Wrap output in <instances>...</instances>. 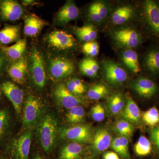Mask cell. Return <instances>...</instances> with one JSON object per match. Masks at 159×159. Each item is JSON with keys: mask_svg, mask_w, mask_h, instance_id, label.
Returning a JSON list of instances; mask_svg holds the SVG:
<instances>
[{"mask_svg": "<svg viewBox=\"0 0 159 159\" xmlns=\"http://www.w3.org/2000/svg\"><path fill=\"white\" fill-rule=\"evenodd\" d=\"M128 146V138L122 136L115 138L112 141L111 145L112 149L121 156L126 158H129Z\"/></svg>", "mask_w": 159, "mask_h": 159, "instance_id": "cell-26", "label": "cell"}, {"mask_svg": "<svg viewBox=\"0 0 159 159\" xmlns=\"http://www.w3.org/2000/svg\"><path fill=\"white\" fill-rule=\"evenodd\" d=\"M6 62H7V60L5 55L0 53V72H2L5 68Z\"/></svg>", "mask_w": 159, "mask_h": 159, "instance_id": "cell-42", "label": "cell"}, {"mask_svg": "<svg viewBox=\"0 0 159 159\" xmlns=\"http://www.w3.org/2000/svg\"><path fill=\"white\" fill-rule=\"evenodd\" d=\"M54 95L60 105L69 110L80 105L82 103V100L70 92L63 84H58L56 86L54 89Z\"/></svg>", "mask_w": 159, "mask_h": 159, "instance_id": "cell-10", "label": "cell"}, {"mask_svg": "<svg viewBox=\"0 0 159 159\" xmlns=\"http://www.w3.org/2000/svg\"><path fill=\"white\" fill-rule=\"evenodd\" d=\"M112 141L111 134L110 131L105 128H99L94 133L92 147L95 152L100 153L109 148Z\"/></svg>", "mask_w": 159, "mask_h": 159, "instance_id": "cell-14", "label": "cell"}, {"mask_svg": "<svg viewBox=\"0 0 159 159\" xmlns=\"http://www.w3.org/2000/svg\"><path fill=\"white\" fill-rule=\"evenodd\" d=\"M22 3L25 6H28L33 5L35 3V2L32 0H25V1H22Z\"/></svg>", "mask_w": 159, "mask_h": 159, "instance_id": "cell-43", "label": "cell"}, {"mask_svg": "<svg viewBox=\"0 0 159 159\" xmlns=\"http://www.w3.org/2000/svg\"><path fill=\"white\" fill-rule=\"evenodd\" d=\"M23 13L22 7L18 2L12 0L0 1V16L4 20H17Z\"/></svg>", "mask_w": 159, "mask_h": 159, "instance_id": "cell-11", "label": "cell"}, {"mask_svg": "<svg viewBox=\"0 0 159 159\" xmlns=\"http://www.w3.org/2000/svg\"><path fill=\"white\" fill-rule=\"evenodd\" d=\"M91 115L94 121L101 122L105 118V111L102 105L98 103L91 109Z\"/></svg>", "mask_w": 159, "mask_h": 159, "instance_id": "cell-38", "label": "cell"}, {"mask_svg": "<svg viewBox=\"0 0 159 159\" xmlns=\"http://www.w3.org/2000/svg\"><path fill=\"white\" fill-rule=\"evenodd\" d=\"M85 117V111L81 106L79 105L69 110L66 117L71 124H78L83 122Z\"/></svg>", "mask_w": 159, "mask_h": 159, "instance_id": "cell-30", "label": "cell"}, {"mask_svg": "<svg viewBox=\"0 0 159 159\" xmlns=\"http://www.w3.org/2000/svg\"><path fill=\"white\" fill-rule=\"evenodd\" d=\"M108 8L102 2L93 3L89 9V16L91 20L96 23L102 21L107 16Z\"/></svg>", "mask_w": 159, "mask_h": 159, "instance_id": "cell-24", "label": "cell"}, {"mask_svg": "<svg viewBox=\"0 0 159 159\" xmlns=\"http://www.w3.org/2000/svg\"><path fill=\"white\" fill-rule=\"evenodd\" d=\"M113 37L119 44L128 48L137 47L141 42L140 35L135 30L126 28L114 31Z\"/></svg>", "mask_w": 159, "mask_h": 159, "instance_id": "cell-12", "label": "cell"}, {"mask_svg": "<svg viewBox=\"0 0 159 159\" xmlns=\"http://www.w3.org/2000/svg\"><path fill=\"white\" fill-rule=\"evenodd\" d=\"M83 152V147L81 144L72 142L63 147L59 159H81Z\"/></svg>", "mask_w": 159, "mask_h": 159, "instance_id": "cell-21", "label": "cell"}, {"mask_svg": "<svg viewBox=\"0 0 159 159\" xmlns=\"http://www.w3.org/2000/svg\"><path fill=\"white\" fill-rule=\"evenodd\" d=\"M79 68L82 74L89 77H96L99 69L97 61L89 57L83 60L80 63Z\"/></svg>", "mask_w": 159, "mask_h": 159, "instance_id": "cell-27", "label": "cell"}, {"mask_svg": "<svg viewBox=\"0 0 159 159\" xmlns=\"http://www.w3.org/2000/svg\"><path fill=\"white\" fill-rule=\"evenodd\" d=\"M75 33L79 39L85 43L94 40L97 35L96 29L92 25H86L77 28L75 30Z\"/></svg>", "mask_w": 159, "mask_h": 159, "instance_id": "cell-29", "label": "cell"}, {"mask_svg": "<svg viewBox=\"0 0 159 159\" xmlns=\"http://www.w3.org/2000/svg\"><path fill=\"white\" fill-rule=\"evenodd\" d=\"M150 135L152 142L159 150V124L156 127L150 129Z\"/></svg>", "mask_w": 159, "mask_h": 159, "instance_id": "cell-40", "label": "cell"}, {"mask_svg": "<svg viewBox=\"0 0 159 159\" xmlns=\"http://www.w3.org/2000/svg\"><path fill=\"white\" fill-rule=\"evenodd\" d=\"M74 63L70 60L56 57L50 61L48 70L51 77L55 80L66 78L74 70Z\"/></svg>", "mask_w": 159, "mask_h": 159, "instance_id": "cell-6", "label": "cell"}, {"mask_svg": "<svg viewBox=\"0 0 159 159\" xmlns=\"http://www.w3.org/2000/svg\"><path fill=\"white\" fill-rule=\"evenodd\" d=\"M104 159H119L118 155L113 152H106L103 156Z\"/></svg>", "mask_w": 159, "mask_h": 159, "instance_id": "cell-41", "label": "cell"}, {"mask_svg": "<svg viewBox=\"0 0 159 159\" xmlns=\"http://www.w3.org/2000/svg\"><path fill=\"white\" fill-rule=\"evenodd\" d=\"M142 119L149 126H156L159 124V111L157 107H151L142 114Z\"/></svg>", "mask_w": 159, "mask_h": 159, "instance_id": "cell-34", "label": "cell"}, {"mask_svg": "<svg viewBox=\"0 0 159 159\" xmlns=\"http://www.w3.org/2000/svg\"><path fill=\"white\" fill-rule=\"evenodd\" d=\"M93 135L92 126L88 124H79L63 129L61 132L63 139L80 144L92 142Z\"/></svg>", "mask_w": 159, "mask_h": 159, "instance_id": "cell-2", "label": "cell"}, {"mask_svg": "<svg viewBox=\"0 0 159 159\" xmlns=\"http://www.w3.org/2000/svg\"><path fill=\"white\" fill-rule=\"evenodd\" d=\"M79 9L71 1H67L56 15L55 22L59 25H64L78 17Z\"/></svg>", "mask_w": 159, "mask_h": 159, "instance_id": "cell-16", "label": "cell"}, {"mask_svg": "<svg viewBox=\"0 0 159 159\" xmlns=\"http://www.w3.org/2000/svg\"><path fill=\"white\" fill-rule=\"evenodd\" d=\"M26 46L27 41L25 39H24L19 40L12 45L1 46L0 49L6 57L15 61L23 57Z\"/></svg>", "mask_w": 159, "mask_h": 159, "instance_id": "cell-18", "label": "cell"}, {"mask_svg": "<svg viewBox=\"0 0 159 159\" xmlns=\"http://www.w3.org/2000/svg\"><path fill=\"white\" fill-rule=\"evenodd\" d=\"M42 110V103L39 98L33 95L27 97L23 111L24 127L29 128L36 124L40 117Z\"/></svg>", "mask_w": 159, "mask_h": 159, "instance_id": "cell-4", "label": "cell"}, {"mask_svg": "<svg viewBox=\"0 0 159 159\" xmlns=\"http://www.w3.org/2000/svg\"><path fill=\"white\" fill-rule=\"evenodd\" d=\"M124 99L121 94H115L109 99V109L113 115H118L121 112L124 108Z\"/></svg>", "mask_w": 159, "mask_h": 159, "instance_id": "cell-31", "label": "cell"}, {"mask_svg": "<svg viewBox=\"0 0 159 159\" xmlns=\"http://www.w3.org/2000/svg\"><path fill=\"white\" fill-rule=\"evenodd\" d=\"M134 14V9L131 6L128 5L120 6L112 15V22L116 25H123L131 19Z\"/></svg>", "mask_w": 159, "mask_h": 159, "instance_id": "cell-23", "label": "cell"}, {"mask_svg": "<svg viewBox=\"0 0 159 159\" xmlns=\"http://www.w3.org/2000/svg\"><path fill=\"white\" fill-rule=\"evenodd\" d=\"M20 33L19 26L6 25L0 30V43L6 45L16 42L19 40Z\"/></svg>", "mask_w": 159, "mask_h": 159, "instance_id": "cell-22", "label": "cell"}, {"mask_svg": "<svg viewBox=\"0 0 159 159\" xmlns=\"http://www.w3.org/2000/svg\"><path fill=\"white\" fill-rule=\"evenodd\" d=\"M83 51L87 55L91 57H95L99 53V45L96 42L85 43L83 46Z\"/></svg>", "mask_w": 159, "mask_h": 159, "instance_id": "cell-37", "label": "cell"}, {"mask_svg": "<svg viewBox=\"0 0 159 159\" xmlns=\"http://www.w3.org/2000/svg\"><path fill=\"white\" fill-rule=\"evenodd\" d=\"M47 41L50 47L58 51L70 50L75 44L74 36L63 31H52L48 35Z\"/></svg>", "mask_w": 159, "mask_h": 159, "instance_id": "cell-7", "label": "cell"}, {"mask_svg": "<svg viewBox=\"0 0 159 159\" xmlns=\"http://www.w3.org/2000/svg\"><path fill=\"white\" fill-rule=\"evenodd\" d=\"M144 62L146 69L152 73L159 72V50L149 51L145 56Z\"/></svg>", "mask_w": 159, "mask_h": 159, "instance_id": "cell-28", "label": "cell"}, {"mask_svg": "<svg viewBox=\"0 0 159 159\" xmlns=\"http://www.w3.org/2000/svg\"><path fill=\"white\" fill-rule=\"evenodd\" d=\"M133 87L139 96L145 98L153 97L157 91V87L153 81L145 77L138 78L134 82Z\"/></svg>", "mask_w": 159, "mask_h": 159, "instance_id": "cell-17", "label": "cell"}, {"mask_svg": "<svg viewBox=\"0 0 159 159\" xmlns=\"http://www.w3.org/2000/svg\"><path fill=\"white\" fill-rule=\"evenodd\" d=\"M122 117L130 123H140L141 121L140 110L131 97H127L126 104L123 110Z\"/></svg>", "mask_w": 159, "mask_h": 159, "instance_id": "cell-20", "label": "cell"}, {"mask_svg": "<svg viewBox=\"0 0 159 159\" xmlns=\"http://www.w3.org/2000/svg\"><path fill=\"white\" fill-rule=\"evenodd\" d=\"M108 93V89L106 86L102 84H98L91 87L88 92L87 96L89 99L98 100L105 97Z\"/></svg>", "mask_w": 159, "mask_h": 159, "instance_id": "cell-32", "label": "cell"}, {"mask_svg": "<svg viewBox=\"0 0 159 159\" xmlns=\"http://www.w3.org/2000/svg\"><path fill=\"white\" fill-rule=\"evenodd\" d=\"M9 115L6 109L0 110V137L6 132L9 126Z\"/></svg>", "mask_w": 159, "mask_h": 159, "instance_id": "cell-39", "label": "cell"}, {"mask_svg": "<svg viewBox=\"0 0 159 159\" xmlns=\"http://www.w3.org/2000/svg\"><path fill=\"white\" fill-rule=\"evenodd\" d=\"M32 136V132L27 130L11 142L9 150L13 159H29Z\"/></svg>", "mask_w": 159, "mask_h": 159, "instance_id": "cell-5", "label": "cell"}, {"mask_svg": "<svg viewBox=\"0 0 159 159\" xmlns=\"http://www.w3.org/2000/svg\"><path fill=\"white\" fill-rule=\"evenodd\" d=\"M134 150L136 153L140 156L148 155L152 150L150 141L146 137L142 136L134 145Z\"/></svg>", "mask_w": 159, "mask_h": 159, "instance_id": "cell-33", "label": "cell"}, {"mask_svg": "<svg viewBox=\"0 0 159 159\" xmlns=\"http://www.w3.org/2000/svg\"><path fill=\"white\" fill-rule=\"evenodd\" d=\"M34 159H43L39 155H37L36 156L34 157Z\"/></svg>", "mask_w": 159, "mask_h": 159, "instance_id": "cell-44", "label": "cell"}, {"mask_svg": "<svg viewBox=\"0 0 159 159\" xmlns=\"http://www.w3.org/2000/svg\"><path fill=\"white\" fill-rule=\"evenodd\" d=\"M38 133L40 142L43 150L49 152L54 148L57 134V122L55 117L46 115L40 121Z\"/></svg>", "mask_w": 159, "mask_h": 159, "instance_id": "cell-1", "label": "cell"}, {"mask_svg": "<svg viewBox=\"0 0 159 159\" xmlns=\"http://www.w3.org/2000/svg\"><path fill=\"white\" fill-rule=\"evenodd\" d=\"M30 69L31 78L34 84L39 89H42L46 83V74L43 57L40 51L34 49L30 57Z\"/></svg>", "mask_w": 159, "mask_h": 159, "instance_id": "cell-3", "label": "cell"}, {"mask_svg": "<svg viewBox=\"0 0 159 159\" xmlns=\"http://www.w3.org/2000/svg\"><path fill=\"white\" fill-rule=\"evenodd\" d=\"M103 71L106 79L111 84H120L127 79V75L125 70L111 61L103 62Z\"/></svg>", "mask_w": 159, "mask_h": 159, "instance_id": "cell-9", "label": "cell"}, {"mask_svg": "<svg viewBox=\"0 0 159 159\" xmlns=\"http://www.w3.org/2000/svg\"><path fill=\"white\" fill-rule=\"evenodd\" d=\"M46 25V22L36 15H29L25 18L24 33L27 36H35Z\"/></svg>", "mask_w": 159, "mask_h": 159, "instance_id": "cell-19", "label": "cell"}, {"mask_svg": "<svg viewBox=\"0 0 159 159\" xmlns=\"http://www.w3.org/2000/svg\"><path fill=\"white\" fill-rule=\"evenodd\" d=\"M114 129L121 136L129 137L132 135L134 131L133 125L127 120H119L115 124Z\"/></svg>", "mask_w": 159, "mask_h": 159, "instance_id": "cell-35", "label": "cell"}, {"mask_svg": "<svg viewBox=\"0 0 159 159\" xmlns=\"http://www.w3.org/2000/svg\"><path fill=\"white\" fill-rule=\"evenodd\" d=\"M28 61L26 57H22L15 61L8 68L9 77L15 82L22 84L25 80L28 72Z\"/></svg>", "mask_w": 159, "mask_h": 159, "instance_id": "cell-15", "label": "cell"}, {"mask_svg": "<svg viewBox=\"0 0 159 159\" xmlns=\"http://www.w3.org/2000/svg\"><path fill=\"white\" fill-rule=\"evenodd\" d=\"M1 90L12 103L16 112L20 114L21 112L24 99V92L16 84L6 81L1 85Z\"/></svg>", "mask_w": 159, "mask_h": 159, "instance_id": "cell-8", "label": "cell"}, {"mask_svg": "<svg viewBox=\"0 0 159 159\" xmlns=\"http://www.w3.org/2000/svg\"><path fill=\"white\" fill-rule=\"evenodd\" d=\"M145 17L154 33L159 37V6L152 0L145 1L144 4Z\"/></svg>", "mask_w": 159, "mask_h": 159, "instance_id": "cell-13", "label": "cell"}, {"mask_svg": "<svg viewBox=\"0 0 159 159\" xmlns=\"http://www.w3.org/2000/svg\"><path fill=\"white\" fill-rule=\"evenodd\" d=\"M122 60L126 67L134 73L137 74L141 71L138 54L134 50H125L122 54Z\"/></svg>", "mask_w": 159, "mask_h": 159, "instance_id": "cell-25", "label": "cell"}, {"mask_svg": "<svg viewBox=\"0 0 159 159\" xmlns=\"http://www.w3.org/2000/svg\"><path fill=\"white\" fill-rule=\"evenodd\" d=\"M66 86L70 92L76 96L81 95L86 91L85 85L80 79L76 77L70 80Z\"/></svg>", "mask_w": 159, "mask_h": 159, "instance_id": "cell-36", "label": "cell"}, {"mask_svg": "<svg viewBox=\"0 0 159 159\" xmlns=\"http://www.w3.org/2000/svg\"><path fill=\"white\" fill-rule=\"evenodd\" d=\"M1 87H0V98H1V94H2V93H1Z\"/></svg>", "mask_w": 159, "mask_h": 159, "instance_id": "cell-45", "label": "cell"}]
</instances>
